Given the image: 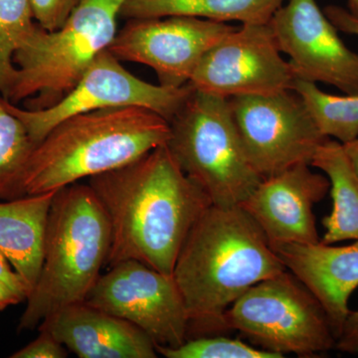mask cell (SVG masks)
Returning <instances> with one entry per match:
<instances>
[{
	"label": "cell",
	"instance_id": "f546056e",
	"mask_svg": "<svg viewBox=\"0 0 358 358\" xmlns=\"http://www.w3.org/2000/svg\"><path fill=\"white\" fill-rule=\"evenodd\" d=\"M343 145L348 159L352 162L353 169L358 176V138Z\"/></svg>",
	"mask_w": 358,
	"mask_h": 358
},
{
	"label": "cell",
	"instance_id": "83f0119b",
	"mask_svg": "<svg viewBox=\"0 0 358 358\" xmlns=\"http://www.w3.org/2000/svg\"><path fill=\"white\" fill-rule=\"evenodd\" d=\"M0 279L6 282L7 285L17 291L18 293L24 294L26 300L28 298V291L26 289L24 282L20 279V275L16 274L15 271L7 261L3 254L0 252Z\"/></svg>",
	"mask_w": 358,
	"mask_h": 358
},
{
	"label": "cell",
	"instance_id": "8fae6325",
	"mask_svg": "<svg viewBox=\"0 0 358 358\" xmlns=\"http://www.w3.org/2000/svg\"><path fill=\"white\" fill-rule=\"evenodd\" d=\"M235 29L194 16L134 18L117 32L108 50L120 61L152 68L160 86L180 88L209 49Z\"/></svg>",
	"mask_w": 358,
	"mask_h": 358
},
{
	"label": "cell",
	"instance_id": "30bf717a",
	"mask_svg": "<svg viewBox=\"0 0 358 358\" xmlns=\"http://www.w3.org/2000/svg\"><path fill=\"white\" fill-rule=\"evenodd\" d=\"M85 303L138 327L155 345L176 348L187 339L189 320L173 275L140 261L110 267Z\"/></svg>",
	"mask_w": 358,
	"mask_h": 358
},
{
	"label": "cell",
	"instance_id": "ffe728a7",
	"mask_svg": "<svg viewBox=\"0 0 358 358\" xmlns=\"http://www.w3.org/2000/svg\"><path fill=\"white\" fill-rule=\"evenodd\" d=\"M301 96L320 133L339 143H350L358 138V94L331 95L317 84L294 79L293 88Z\"/></svg>",
	"mask_w": 358,
	"mask_h": 358
},
{
	"label": "cell",
	"instance_id": "6da1fadb",
	"mask_svg": "<svg viewBox=\"0 0 358 358\" xmlns=\"http://www.w3.org/2000/svg\"><path fill=\"white\" fill-rule=\"evenodd\" d=\"M110 230L108 267L136 260L166 275L188 233L212 202L166 145L89 178Z\"/></svg>",
	"mask_w": 358,
	"mask_h": 358
},
{
	"label": "cell",
	"instance_id": "4dcf8cb0",
	"mask_svg": "<svg viewBox=\"0 0 358 358\" xmlns=\"http://www.w3.org/2000/svg\"><path fill=\"white\" fill-rule=\"evenodd\" d=\"M348 11L358 18V0H348Z\"/></svg>",
	"mask_w": 358,
	"mask_h": 358
},
{
	"label": "cell",
	"instance_id": "e0dca14e",
	"mask_svg": "<svg viewBox=\"0 0 358 358\" xmlns=\"http://www.w3.org/2000/svg\"><path fill=\"white\" fill-rule=\"evenodd\" d=\"M56 192L0 203V252L24 282L28 296L43 263L47 223Z\"/></svg>",
	"mask_w": 358,
	"mask_h": 358
},
{
	"label": "cell",
	"instance_id": "7402d4cb",
	"mask_svg": "<svg viewBox=\"0 0 358 358\" xmlns=\"http://www.w3.org/2000/svg\"><path fill=\"white\" fill-rule=\"evenodd\" d=\"M29 0H0V96L8 98L17 68L14 54L38 28Z\"/></svg>",
	"mask_w": 358,
	"mask_h": 358
},
{
	"label": "cell",
	"instance_id": "7c38bea8",
	"mask_svg": "<svg viewBox=\"0 0 358 358\" xmlns=\"http://www.w3.org/2000/svg\"><path fill=\"white\" fill-rule=\"evenodd\" d=\"M294 74L268 24H242L219 40L193 73V89L229 99L292 90Z\"/></svg>",
	"mask_w": 358,
	"mask_h": 358
},
{
	"label": "cell",
	"instance_id": "f1b7e54d",
	"mask_svg": "<svg viewBox=\"0 0 358 358\" xmlns=\"http://www.w3.org/2000/svg\"><path fill=\"white\" fill-rule=\"evenodd\" d=\"M26 301L24 294L18 293L9 285L0 279V312L10 307V306L18 305Z\"/></svg>",
	"mask_w": 358,
	"mask_h": 358
},
{
	"label": "cell",
	"instance_id": "484cf974",
	"mask_svg": "<svg viewBox=\"0 0 358 358\" xmlns=\"http://www.w3.org/2000/svg\"><path fill=\"white\" fill-rule=\"evenodd\" d=\"M334 350L358 355V310H350L336 338Z\"/></svg>",
	"mask_w": 358,
	"mask_h": 358
},
{
	"label": "cell",
	"instance_id": "52a82bcc",
	"mask_svg": "<svg viewBox=\"0 0 358 358\" xmlns=\"http://www.w3.org/2000/svg\"><path fill=\"white\" fill-rule=\"evenodd\" d=\"M257 348L281 355L317 357L334 350L336 336L317 299L289 271L250 288L224 315Z\"/></svg>",
	"mask_w": 358,
	"mask_h": 358
},
{
	"label": "cell",
	"instance_id": "44dd1931",
	"mask_svg": "<svg viewBox=\"0 0 358 358\" xmlns=\"http://www.w3.org/2000/svg\"><path fill=\"white\" fill-rule=\"evenodd\" d=\"M36 147L24 124L6 109L0 96V199L25 196L23 179Z\"/></svg>",
	"mask_w": 358,
	"mask_h": 358
},
{
	"label": "cell",
	"instance_id": "5b68a950",
	"mask_svg": "<svg viewBox=\"0 0 358 358\" xmlns=\"http://www.w3.org/2000/svg\"><path fill=\"white\" fill-rule=\"evenodd\" d=\"M124 1L82 0L55 31L39 24L14 54L17 73L7 101H24V109L40 110L64 98L96 56L109 48Z\"/></svg>",
	"mask_w": 358,
	"mask_h": 358
},
{
	"label": "cell",
	"instance_id": "603a6c76",
	"mask_svg": "<svg viewBox=\"0 0 358 358\" xmlns=\"http://www.w3.org/2000/svg\"><path fill=\"white\" fill-rule=\"evenodd\" d=\"M159 355L166 358H282L278 353L247 345L239 339L213 336L186 339L176 348L155 345Z\"/></svg>",
	"mask_w": 358,
	"mask_h": 358
},
{
	"label": "cell",
	"instance_id": "9c48e42d",
	"mask_svg": "<svg viewBox=\"0 0 358 358\" xmlns=\"http://www.w3.org/2000/svg\"><path fill=\"white\" fill-rule=\"evenodd\" d=\"M193 91L152 85L134 76L109 50L96 56L69 93L48 109H21L2 98L9 112L24 124L32 141L41 143L54 127L74 115L120 107H143L171 122Z\"/></svg>",
	"mask_w": 358,
	"mask_h": 358
},
{
	"label": "cell",
	"instance_id": "ba28073f",
	"mask_svg": "<svg viewBox=\"0 0 358 358\" xmlns=\"http://www.w3.org/2000/svg\"><path fill=\"white\" fill-rule=\"evenodd\" d=\"M249 162L267 178L296 164H312L327 140L294 90L228 99Z\"/></svg>",
	"mask_w": 358,
	"mask_h": 358
},
{
	"label": "cell",
	"instance_id": "9a60e30c",
	"mask_svg": "<svg viewBox=\"0 0 358 358\" xmlns=\"http://www.w3.org/2000/svg\"><path fill=\"white\" fill-rule=\"evenodd\" d=\"M80 358H155V343L138 327L80 303L61 308L37 327Z\"/></svg>",
	"mask_w": 358,
	"mask_h": 358
},
{
	"label": "cell",
	"instance_id": "7a4b0ae2",
	"mask_svg": "<svg viewBox=\"0 0 358 358\" xmlns=\"http://www.w3.org/2000/svg\"><path fill=\"white\" fill-rule=\"evenodd\" d=\"M286 270L262 229L240 205L212 204L188 233L173 272L189 331H224V315L237 299Z\"/></svg>",
	"mask_w": 358,
	"mask_h": 358
},
{
	"label": "cell",
	"instance_id": "d4e9b609",
	"mask_svg": "<svg viewBox=\"0 0 358 358\" xmlns=\"http://www.w3.org/2000/svg\"><path fill=\"white\" fill-rule=\"evenodd\" d=\"M39 336L24 348L13 353L11 358H66L69 350L53 334L38 329Z\"/></svg>",
	"mask_w": 358,
	"mask_h": 358
},
{
	"label": "cell",
	"instance_id": "5bb4252c",
	"mask_svg": "<svg viewBox=\"0 0 358 358\" xmlns=\"http://www.w3.org/2000/svg\"><path fill=\"white\" fill-rule=\"evenodd\" d=\"M331 183L301 164L264 178L240 204L258 224L268 243L320 242L313 206L326 197Z\"/></svg>",
	"mask_w": 358,
	"mask_h": 358
},
{
	"label": "cell",
	"instance_id": "cb8c5ba5",
	"mask_svg": "<svg viewBox=\"0 0 358 358\" xmlns=\"http://www.w3.org/2000/svg\"><path fill=\"white\" fill-rule=\"evenodd\" d=\"M34 20L47 31H55L69 18L82 0H29Z\"/></svg>",
	"mask_w": 358,
	"mask_h": 358
},
{
	"label": "cell",
	"instance_id": "4316f807",
	"mask_svg": "<svg viewBox=\"0 0 358 358\" xmlns=\"http://www.w3.org/2000/svg\"><path fill=\"white\" fill-rule=\"evenodd\" d=\"M324 13L338 31L358 36V18L353 16L348 9L338 6H329L324 9Z\"/></svg>",
	"mask_w": 358,
	"mask_h": 358
},
{
	"label": "cell",
	"instance_id": "ac0fdd59",
	"mask_svg": "<svg viewBox=\"0 0 358 358\" xmlns=\"http://www.w3.org/2000/svg\"><path fill=\"white\" fill-rule=\"evenodd\" d=\"M310 166L324 171L331 183L333 209L322 220L324 244L358 239V176L343 143L327 138L315 152Z\"/></svg>",
	"mask_w": 358,
	"mask_h": 358
},
{
	"label": "cell",
	"instance_id": "3957f363",
	"mask_svg": "<svg viewBox=\"0 0 358 358\" xmlns=\"http://www.w3.org/2000/svg\"><path fill=\"white\" fill-rule=\"evenodd\" d=\"M171 136L167 120L143 107L93 110L52 129L33 150L23 179L25 195L56 192L80 179L127 166Z\"/></svg>",
	"mask_w": 358,
	"mask_h": 358
},
{
	"label": "cell",
	"instance_id": "d6986e66",
	"mask_svg": "<svg viewBox=\"0 0 358 358\" xmlns=\"http://www.w3.org/2000/svg\"><path fill=\"white\" fill-rule=\"evenodd\" d=\"M285 0H126L120 16L134 18L185 15L218 22L268 24Z\"/></svg>",
	"mask_w": 358,
	"mask_h": 358
},
{
	"label": "cell",
	"instance_id": "4fadbf2b",
	"mask_svg": "<svg viewBox=\"0 0 358 358\" xmlns=\"http://www.w3.org/2000/svg\"><path fill=\"white\" fill-rule=\"evenodd\" d=\"M268 24L278 48L289 56L296 79L358 94V53L339 38L315 0H289Z\"/></svg>",
	"mask_w": 358,
	"mask_h": 358
},
{
	"label": "cell",
	"instance_id": "8992f818",
	"mask_svg": "<svg viewBox=\"0 0 358 358\" xmlns=\"http://www.w3.org/2000/svg\"><path fill=\"white\" fill-rule=\"evenodd\" d=\"M169 126L167 148L212 204L237 206L263 180L245 152L228 99L193 89Z\"/></svg>",
	"mask_w": 358,
	"mask_h": 358
},
{
	"label": "cell",
	"instance_id": "277c9868",
	"mask_svg": "<svg viewBox=\"0 0 358 358\" xmlns=\"http://www.w3.org/2000/svg\"><path fill=\"white\" fill-rule=\"evenodd\" d=\"M110 224L90 185L73 183L52 202L43 263L18 324L33 331L61 308L84 303L107 264Z\"/></svg>",
	"mask_w": 358,
	"mask_h": 358
},
{
	"label": "cell",
	"instance_id": "2e32d148",
	"mask_svg": "<svg viewBox=\"0 0 358 358\" xmlns=\"http://www.w3.org/2000/svg\"><path fill=\"white\" fill-rule=\"evenodd\" d=\"M287 270L317 299L338 338L348 301L358 288V239L345 246L315 244H270Z\"/></svg>",
	"mask_w": 358,
	"mask_h": 358
}]
</instances>
